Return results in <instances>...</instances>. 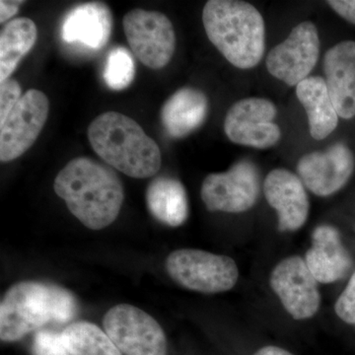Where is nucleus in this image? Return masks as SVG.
I'll list each match as a JSON object with an SVG mask.
<instances>
[{
  "mask_svg": "<svg viewBox=\"0 0 355 355\" xmlns=\"http://www.w3.org/2000/svg\"><path fill=\"white\" fill-rule=\"evenodd\" d=\"M320 55L319 33L314 23L304 21L292 30L266 58V69L275 78L297 86L316 67Z\"/></svg>",
  "mask_w": 355,
  "mask_h": 355,
  "instance_id": "nucleus-11",
  "label": "nucleus"
},
{
  "mask_svg": "<svg viewBox=\"0 0 355 355\" xmlns=\"http://www.w3.org/2000/svg\"><path fill=\"white\" fill-rule=\"evenodd\" d=\"M335 311L345 323L355 324V272L336 301Z\"/></svg>",
  "mask_w": 355,
  "mask_h": 355,
  "instance_id": "nucleus-26",
  "label": "nucleus"
},
{
  "mask_svg": "<svg viewBox=\"0 0 355 355\" xmlns=\"http://www.w3.org/2000/svg\"><path fill=\"white\" fill-rule=\"evenodd\" d=\"M270 284L293 319L306 320L316 315L321 294L316 279L301 257H289L280 261L270 275Z\"/></svg>",
  "mask_w": 355,
  "mask_h": 355,
  "instance_id": "nucleus-12",
  "label": "nucleus"
},
{
  "mask_svg": "<svg viewBox=\"0 0 355 355\" xmlns=\"http://www.w3.org/2000/svg\"><path fill=\"white\" fill-rule=\"evenodd\" d=\"M50 286L51 312L53 321L58 323H67L73 319L77 313L76 299L67 289L62 287Z\"/></svg>",
  "mask_w": 355,
  "mask_h": 355,
  "instance_id": "nucleus-24",
  "label": "nucleus"
},
{
  "mask_svg": "<svg viewBox=\"0 0 355 355\" xmlns=\"http://www.w3.org/2000/svg\"><path fill=\"white\" fill-rule=\"evenodd\" d=\"M38 29L29 18H16L4 26L0 34V83L12 76L20 60L32 50Z\"/></svg>",
  "mask_w": 355,
  "mask_h": 355,
  "instance_id": "nucleus-21",
  "label": "nucleus"
},
{
  "mask_svg": "<svg viewBox=\"0 0 355 355\" xmlns=\"http://www.w3.org/2000/svg\"><path fill=\"white\" fill-rule=\"evenodd\" d=\"M324 71L331 101L338 116H355V42L343 41L331 46L324 58Z\"/></svg>",
  "mask_w": 355,
  "mask_h": 355,
  "instance_id": "nucleus-16",
  "label": "nucleus"
},
{
  "mask_svg": "<svg viewBox=\"0 0 355 355\" xmlns=\"http://www.w3.org/2000/svg\"><path fill=\"white\" fill-rule=\"evenodd\" d=\"M50 101L42 91L30 89L0 123V160H15L31 148L44 127Z\"/></svg>",
  "mask_w": 355,
  "mask_h": 355,
  "instance_id": "nucleus-9",
  "label": "nucleus"
},
{
  "mask_svg": "<svg viewBox=\"0 0 355 355\" xmlns=\"http://www.w3.org/2000/svg\"><path fill=\"white\" fill-rule=\"evenodd\" d=\"M254 355H293L291 352L280 347H272V345H268V347H263L260 350L256 352Z\"/></svg>",
  "mask_w": 355,
  "mask_h": 355,
  "instance_id": "nucleus-30",
  "label": "nucleus"
},
{
  "mask_svg": "<svg viewBox=\"0 0 355 355\" xmlns=\"http://www.w3.org/2000/svg\"><path fill=\"white\" fill-rule=\"evenodd\" d=\"M354 169V154L342 142L324 151L306 154L297 164L299 178L305 188L318 197H329L342 190Z\"/></svg>",
  "mask_w": 355,
  "mask_h": 355,
  "instance_id": "nucleus-13",
  "label": "nucleus"
},
{
  "mask_svg": "<svg viewBox=\"0 0 355 355\" xmlns=\"http://www.w3.org/2000/svg\"><path fill=\"white\" fill-rule=\"evenodd\" d=\"M207 38L237 69H253L265 55L266 26L256 7L238 0H210L202 11Z\"/></svg>",
  "mask_w": 355,
  "mask_h": 355,
  "instance_id": "nucleus-2",
  "label": "nucleus"
},
{
  "mask_svg": "<svg viewBox=\"0 0 355 355\" xmlns=\"http://www.w3.org/2000/svg\"><path fill=\"white\" fill-rule=\"evenodd\" d=\"M103 324L121 354L167 355L164 331L150 315L135 306H114L105 314Z\"/></svg>",
  "mask_w": 355,
  "mask_h": 355,
  "instance_id": "nucleus-7",
  "label": "nucleus"
},
{
  "mask_svg": "<svg viewBox=\"0 0 355 355\" xmlns=\"http://www.w3.org/2000/svg\"><path fill=\"white\" fill-rule=\"evenodd\" d=\"M305 263L317 282L324 284L343 279L352 266V257L343 246L340 232L331 225L315 229Z\"/></svg>",
  "mask_w": 355,
  "mask_h": 355,
  "instance_id": "nucleus-17",
  "label": "nucleus"
},
{
  "mask_svg": "<svg viewBox=\"0 0 355 355\" xmlns=\"http://www.w3.org/2000/svg\"><path fill=\"white\" fill-rule=\"evenodd\" d=\"M263 191L268 205L277 210L279 231H297L304 225L310 202L299 176L282 168L272 170L266 178Z\"/></svg>",
  "mask_w": 355,
  "mask_h": 355,
  "instance_id": "nucleus-15",
  "label": "nucleus"
},
{
  "mask_svg": "<svg viewBox=\"0 0 355 355\" xmlns=\"http://www.w3.org/2000/svg\"><path fill=\"white\" fill-rule=\"evenodd\" d=\"M296 96L304 107L313 139L328 137L338 125L336 112L326 80L321 76H309L296 86Z\"/></svg>",
  "mask_w": 355,
  "mask_h": 355,
  "instance_id": "nucleus-19",
  "label": "nucleus"
},
{
  "mask_svg": "<svg viewBox=\"0 0 355 355\" xmlns=\"http://www.w3.org/2000/svg\"><path fill=\"white\" fill-rule=\"evenodd\" d=\"M21 92L19 83L12 78L0 83V123L6 120L11 110L20 101Z\"/></svg>",
  "mask_w": 355,
  "mask_h": 355,
  "instance_id": "nucleus-27",
  "label": "nucleus"
},
{
  "mask_svg": "<svg viewBox=\"0 0 355 355\" xmlns=\"http://www.w3.org/2000/svg\"><path fill=\"white\" fill-rule=\"evenodd\" d=\"M146 200L151 216L161 223L178 227L188 218L186 189L174 178L163 176L153 180L147 188Z\"/></svg>",
  "mask_w": 355,
  "mask_h": 355,
  "instance_id": "nucleus-20",
  "label": "nucleus"
},
{
  "mask_svg": "<svg viewBox=\"0 0 355 355\" xmlns=\"http://www.w3.org/2000/svg\"><path fill=\"white\" fill-rule=\"evenodd\" d=\"M53 321L50 286L36 282L14 284L0 304V338L2 342L19 340Z\"/></svg>",
  "mask_w": 355,
  "mask_h": 355,
  "instance_id": "nucleus-5",
  "label": "nucleus"
},
{
  "mask_svg": "<svg viewBox=\"0 0 355 355\" xmlns=\"http://www.w3.org/2000/svg\"><path fill=\"white\" fill-rule=\"evenodd\" d=\"M113 25V14L107 4L86 2L72 7L65 14L60 25V39L80 53H97L108 44Z\"/></svg>",
  "mask_w": 355,
  "mask_h": 355,
  "instance_id": "nucleus-14",
  "label": "nucleus"
},
{
  "mask_svg": "<svg viewBox=\"0 0 355 355\" xmlns=\"http://www.w3.org/2000/svg\"><path fill=\"white\" fill-rule=\"evenodd\" d=\"M166 270L180 286L205 294L230 291L239 277L238 266L230 257L196 249L173 252L166 261Z\"/></svg>",
  "mask_w": 355,
  "mask_h": 355,
  "instance_id": "nucleus-4",
  "label": "nucleus"
},
{
  "mask_svg": "<svg viewBox=\"0 0 355 355\" xmlns=\"http://www.w3.org/2000/svg\"><path fill=\"white\" fill-rule=\"evenodd\" d=\"M123 26L133 55L142 64L161 69L171 62L176 50V33L165 14L133 9L125 14Z\"/></svg>",
  "mask_w": 355,
  "mask_h": 355,
  "instance_id": "nucleus-6",
  "label": "nucleus"
},
{
  "mask_svg": "<svg viewBox=\"0 0 355 355\" xmlns=\"http://www.w3.org/2000/svg\"><path fill=\"white\" fill-rule=\"evenodd\" d=\"M327 3L343 19L355 25V0H330Z\"/></svg>",
  "mask_w": 355,
  "mask_h": 355,
  "instance_id": "nucleus-28",
  "label": "nucleus"
},
{
  "mask_svg": "<svg viewBox=\"0 0 355 355\" xmlns=\"http://www.w3.org/2000/svg\"><path fill=\"white\" fill-rule=\"evenodd\" d=\"M135 76V64L132 53L116 46L110 51L105 64L104 79L106 85L114 91L125 90Z\"/></svg>",
  "mask_w": 355,
  "mask_h": 355,
  "instance_id": "nucleus-23",
  "label": "nucleus"
},
{
  "mask_svg": "<svg viewBox=\"0 0 355 355\" xmlns=\"http://www.w3.org/2000/svg\"><path fill=\"white\" fill-rule=\"evenodd\" d=\"M33 355H71L65 345L62 334L40 331L34 336Z\"/></svg>",
  "mask_w": 355,
  "mask_h": 355,
  "instance_id": "nucleus-25",
  "label": "nucleus"
},
{
  "mask_svg": "<svg viewBox=\"0 0 355 355\" xmlns=\"http://www.w3.org/2000/svg\"><path fill=\"white\" fill-rule=\"evenodd\" d=\"M24 3V1H8V0H1L0 1V22L4 23L7 20L11 19L14 15L18 13L20 6Z\"/></svg>",
  "mask_w": 355,
  "mask_h": 355,
  "instance_id": "nucleus-29",
  "label": "nucleus"
},
{
  "mask_svg": "<svg viewBox=\"0 0 355 355\" xmlns=\"http://www.w3.org/2000/svg\"><path fill=\"white\" fill-rule=\"evenodd\" d=\"M209 109L205 93L196 88H181L163 105L161 123L170 137L183 139L202 127Z\"/></svg>",
  "mask_w": 355,
  "mask_h": 355,
  "instance_id": "nucleus-18",
  "label": "nucleus"
},
{
  "mask_svg": "<svg viewBox=\"0 0 355 355\" xmlns=\"http://www.w3.org/2000/svg\"><path fill=\"white\" fill-rule=\"evenodd\" d=\"M277 110L265 98H246L236 102L224 121V132L231 141L254 148H270L282 137L275 123Z\"/></svg>",
  "mask_w": 355,
  "mask_h": 355,
  "instance_id": "nucleus-10",
  "label": "nucleus"
},
{
  "mask_svg": "<svg viewBox=\"0 0 355 355\" xmlns=\"http://www.w3.org/2000/svg\"><path fill=\"white\" fill-rule=\"evenodd\" d=\"M62 334L71 355H121L106 331L94 324L76 322Z\"/></svg>",
  "mask_w": 355,
  "mask_h": 355,
  "instance_id": "nucleus-22",
  "label": "nucleus"
},
{
  "mask_svg": "<svg viewBox=\"0 0 355 355\" xmlns=\"http://www.w3.org/2000/svg\"><path fill=\"white\" fill-rule=\"evenodd\" d=\"M53 190L84 226L101 230L111 225L123 205L125 193L112 167L89 157H77L58 173Z\"/></svg>",
  "mask_w": 355,
  "mask_h": 355,
  "instance_id": "nucleus-1",
  "label": "nucleus"
},
{
  "mask_svg": "<svg viewBox=\"0 0 355 355\" xmlns=\"http://www.w3.org/2000/svg\"><path fill=\"white\" fill-rule=\"evenodd\" d=\"M88 139L93 150L107 165L128 177L146 179L160 170L158 144L125 114H99L89 125Z\"/></svg>",
  "mask_w": 355,
  "mask_h": 355,
  "instance_id": "nucleus-3",
  "label": "nucleus"
},
{
  "mask_svg": "<svg viewBox=\"0 0 355 355\" xmlns=\"http://www.w3.org/2000/svg\"><path fill=\"white\" fill-rule=\"evenodd\" d=\"M260 175L251 161L242 160L228 171L212 173L203 180L200 196L209 211L241 214L256 205Z\"/></svg>",
  "mask_w": 355,
  "mask_h": 355,
  "instance_id": "nucleus-8",
  "label": "nucleus"
}]
</instances>
